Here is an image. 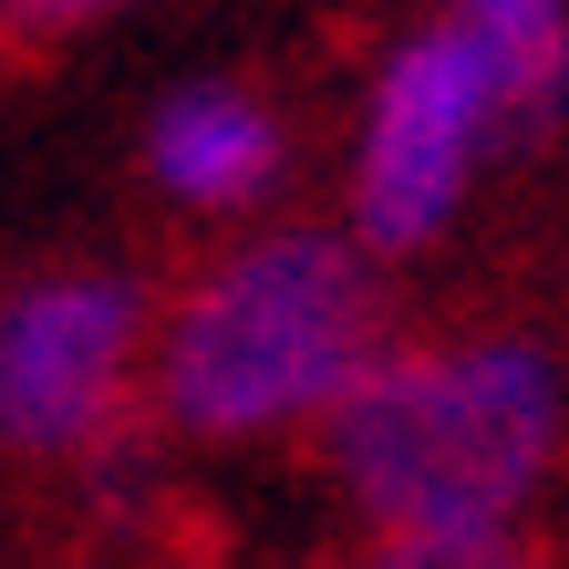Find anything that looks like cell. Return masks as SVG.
Segmentation results:
<instances>
[{
    "label": "cell",
    "mask_w": 569,
    "mask_h": 569,
    "mask_svg": "<svg viewBox=\"0 0 569 569\" xmlns=\"http://www.w3.org/2000/svg\"><path fill=\"white\" fill-rule=\"evenodd\" d=\"M270 166H280V136H270L259 104H239V93H187V104L156 114V177L177 197H197V208H239V197H259Z\"/></svg>",
    "instance_id": "cell-5"
},
{
    "label": "cell",
    "mask_w": 569,
    "mask_h": 569,
    "mask_svg": "<svg viewBox=\"0 0 569 569\" xmlns=\"http://www.w3.org/2000/svg\"><path fill=\"white\" fill-rule=\"evenodd\" d=\"M93 11H114V0H0L11 42H42V31H62V21H93Z\"/></svg>",
    "instance_id": "cell-7"
},
{
    "label": "cell",
    "mask_w": 569,
    "mask_h": 569,
    "mask_svg": "<svg viewBox=\"0 0 569 569\" xmlns=\"http://www.w3.org/2000/svg\"><path fill=\"white\" fill-rule=\"evenodd\" d=\"M559 456V373L528 342L405 352L331 405V477L383 528V559H508V518Z\"/></svg>",
    "instance_id": "cell-1"
},
{
    "label": "cell",
    "mask_w": 569,
    "mask_h": 569,
    "mask_svg": "<svg viewBox=\"0 0 569 569\" xmlns=\"http://www.w3.org/2000/svg\"><path fill=\"white\" fill-rule=\"evenodd\" d=\"M136 352V290L124 280H42L0 300V446L62 456L104 435Z\"/></svg>",
    "instance_id": "cell-4"
},
{
    "label": "cell",
    "mask_w": 569,
    "mask_h": 569,
    "mask_svg": "<svg viewBox=\"0 0 569 569\" xmlns=\"http://www.w3.org/2000/svg\"><path fill=\"white\" fill-rule=\"evenodd\" d=\"M497 114H508V73H497V52L466 21L415 42L373 104V146H362V239L373 249L435 239L466 187V156H477V136Z\"/></svg>",
    "instance_id": "cell-3"
},
{
    "label": "cell",
    "mask_w": 569,
    "mask_h": 569,
    "mask_svg": "<svg viewBox=\"0 0 569 569\" xmlns=\"http://www.w3.org/2000/svg\"><path fill=\"white\" fill-rule=\"evenodd\" d=\"M456 11L508 73V114H539L569 73V0H456Z\"/></svg>",
    "instance_id": "cell-6"
},
{
    "label": "cell",
    "mask_w": 569,
    "mask_h": 569,
    "mask_svg": "<svg viewBox=\"0 0 569 569\" xmlns=\"http://www.w3.org/2000/svg\"><path fill=\"white\" fill-rule=\"evenodd\" d=\"M373 373V280L342 239H259L166 321L156 405L187 435H270L331 415Z\"/></svg>",
    "instance_id": "cell-2"
}]
</instances>
